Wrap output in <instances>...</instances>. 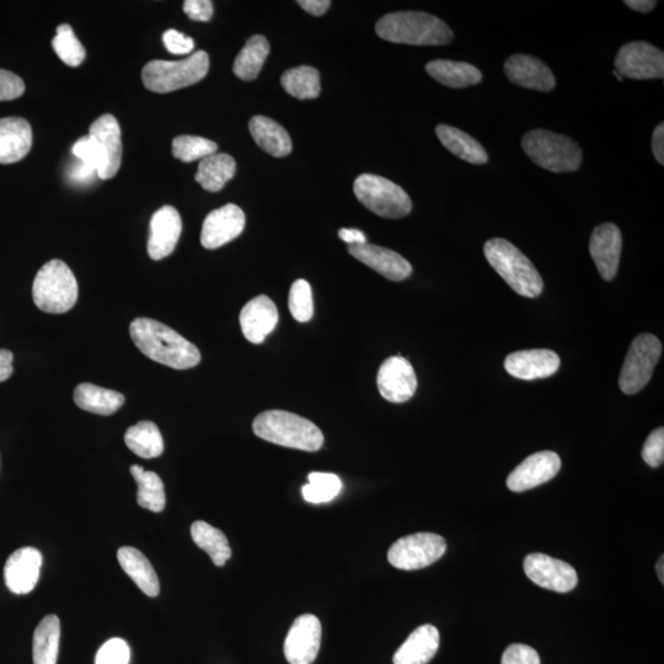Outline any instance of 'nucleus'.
Here are the masks:
<instances>
[{"mask_svg": "<svg viewBox=\"0 0 664 664\" xmlns=\"http://www.w3.org/2000/svg\"><path fill=\"white\" fill-rule=\"evenodd\" d=\"M426 71L437 82L453 89L471 87L483 80V74L479 69L465 62L431 61L427 63Z\"/></svg>", "mask_w": 664, "mask_h": 664, "instance_id": "nucleus-30", "label": "nucleus"}, {"mask_svg": "<svg viewBox=\"0 0 664 664\" xmlns=\"http://www.w3.org/2000/svg\"><path fill=\"white\" fill-rule=\"evenodd\" d=\"M130 661V646L120 637L106 641L95 658V664H128Z\"/></svg>", "mask_w": 664, "mask_h": 664, "instance_id": "nucleus-43", "label": "nucleus"}, {"mask_svg": "<svg viewBox=\"0 0 664 664\" xmlns=\"http://www.w3.org/2000/svg\"><path fill=\"white\" fill-rule=\"evenodd\" d=\"M642 458L651 468H660L664 462V428H657L647 437L642 448Z\"/></svg>", "mask_w": 664, "mask_h": 664, "instance_id": "nucleus-44", "label": "nucleus"}, {"mask_svg": "<svg viewBox=\"0 0 664 664\" xmlns=\"http://www.w3.org/2000/svg\"><path fill=\"white\" fill-rule=\"evenodd\" d=\"M484 253L489 264L507 282L514 292L527 298L542 294L544 282L532 261L521 250L505 239H490Z\"/></svg>", "mask_w": 664, "mask_h": 664, "instance_id": "nucleus-4", "label": "nucleus"}, {"mask_svg": "<svg viewBox=\"0 0 664 664\" xmlns=\"http://www.w3.org/2000/svg\"><path fill=\"white\" fill-rule=\"evenodd\" d=\"M615 69L621 77L658 79L664 77V53L649 42H630L620 48Z\"/></svg>", "mask_w": 664, "mask_h": 664, "instance_id": "nucleus-11", "label": "nucleus"}, {"mask_svg": "<svg viewBox=\"0 0 664 664\" xmlns=\"http://www.w3.org/2000/svg\"><path fill=\"white\" fill-rule=\"evenodd\" d=\"M130 335L144 356L164 366L184 371L201 362L200 350L160 321L149 318L133 320Z\"/></svg>", "mask_w": 664, "mask_h": 664, "instance_id": "nucleus-1", "label": "nucleus"}, {"mask_svg": "<svg viewBox=\"0 0 664 664\" xmlns=\"http://www.w3.org/2000/svg\"><path fill=\"white\" fill-rule=\"evenodd\" d=\"M340 239L344 240L348 245H362L367 244L366 235L358 229L342 228L339 232Z\"/></svg>", "mask_w": 664, "mask_h": 664, "instance_id": "nucleus-54", "label": "nucleus"}, {"mask_svg": "<svg viewBox=\"0 0 664 664\" xmlns=\"http://www.w3.org/2000/svg\"><path fill=\"white\" fill-rule=\"evenodd\" d=\"M441 636L436 626L426 624L417 628L395 652L394 664H428L436 656Z\"/></svg>", "mask_w": 664, "mask_h": 664, "instance_id": "nucleus-26", "label": "nucleus"}, {"mask_svg": "<svg viewBox=\"0 0 664 664\" xmlns=\"http://www.w3.org/2000/svg\"><path fill=\"white\" fill-rule=\"evenodd\" d=\"M98 176L96 170L83 162L73 163L68 169V178L76 185H87Z\"/></svg>", "mask_w": 664, "mask_h": 664, "instance_id": "nucleus-50", "label": "nucleus"}, {"mask_svg": "<svg viewBox=\"0 0 664 664\" xmlns=\"http://www.w3.org/2000/svg\"><path fill=\"white\" fill-rule=\"evenodd\" d=\"M348 253L390 281L400 282L411 276L410 262L393 250L362 244L348 246Z\"/></svg>", "mask_w": 664, "mask_h": 664, "instance_id": "nucleus-21", "label": "nucleus"}, {"mask_svg": "<svg viewBox=\"0 0 664 664\" xmlns=\"http://www.w3.org/2000/svg\"><path fill=\"white\" fill-rule=\"evenodd\" d=\"M125 443L131 452L143 459L158 458L164 452V439L152 421H141L128 428Z\"/></svg>", "mask_w": 664, "mask_h": 664, "instance_id": "nucleus-34", "label": "nucleus"}, {"mask_svg": "<svg viewBox=\"0 0 664 664\" xmlns=\"http://www.w3.org/2000/svg\"><path fill=\"white\" fill-rule=\"evenodd\" d=\"M620 229L613 223H604L593 230L589 253L596 264L599 275L605 281H612L617 276L621 256Z\"/></svg>", "mask_w": 664, "mask_h": 664, "instance_id": "nucleus-20", "label": "nucleus"}, {"mask_svg": "<svg viewBox=\"0 0 664 664\" xmlns=\"http://www.w3.org/2000/svg\"><path fill=\"white\" fill-rule=\"evenodd\" d=\"M321 634L323 629L315 615L304 614L294 620L283 646L288 663L313 664L320 651Z\"/></svg>", "mask_w": 664, "mask_h": 664, "instance_id": "nucleus-13", "label": "nucleus"}, {"mask_svg": "<svg viewBox=\"0 0 664 664\" xmlns=\"http://www.w3.org/2000/svg\"><path fill=\"white\" fill-rule=\"evenodd\" d=\"M53 50L60 60L69 67H79L87 57V52L68 24L57 28V35L52 41Z\"/></svg>", "mask_w": 664, "mask_h": 664, "instance_id": "nucleus-40", "label": "nucleus"}, {"mask_svg": "<svg viewBox=\"0 0 664 664\" xmlns=\"http://www.w3.org/2000/svg\"><path fill=\"white\" fill-rule=\"evenodd\" d=\"M662 344L655 335L637 336L629 348L619 377V387L626 395L641 392L649 384L653 371L660 361Z\"/></svg>", "mask_w": 664, "mask_h": 664, "instance_id": "nucleus-9", "label": "nucleus"}, {"mask_svg": "<svg viewBox=\"0 0 664 664\" xmlns=\"http://www.w3.org/2000/svg\"><path fill=\"white\" fill-rule=\"evenodd\" d=\"M357 200L377 216L399 219L408 216L412 202L406 192L383 176L363 174L353 185Z\"/></svg>", "mask_w": 664, "mask_h": 664, "instance_id": "nucleus-8", "label": "nucleus"}, {"mask_svg": "<svg viewBox=\"0 0 664 664\" xmlns=\"http://www.w3.org/2000/svg\"><path fill=\"white\" fill-rule=\"evenodd\" d=\"M278 309L272 299L259 296L251 299L240 313V326L246 340L260 345L276 329Z\"/></svg>", "mask_w": 664, "mask_h": 664, "instance_id": "nucleus-23", "label": "nucleus"}, {"mask_svg": "<svg viewBox=\"0 0 664 664\" xmlns=\"http://www.w3.org/2000/svg\"><path fill=\"white\" fill-rule=\"evenodd\" d=\"M237 171L235 159L226 153H216L198 164L196 181L208 192H218L232 180Z\"/></svg>", "mask_w": 664, "mask_h": 664, "instance_id": "nucleus-33", "label": "nucleus"}, {"mask_svg": "<svg viewBox=\"0 0 664 664\" xmlns=\"http://www.w3.org/2000/svg\"><path fill=\"white\" fill-rule=\"evenodd\" d=\"M298 4L305 12L314 16H321L328 12L331 2L329 0H299Z\"/></svg>", "mask_w": 664, "mask_h": 664, "instance_id": "nucleus-52", "label": "nucleus"}, {"mask_svg": "<svg viewBox=\"0 0 664 664\" xmlns=\"http://www.w3.org/2000/svg\"><path fill=\"white\" fill-rule=\"evenodd\" d=\"M436 133L443 146L465 162L483 165L489 160L485 148L468 133L448 125L437 126Z\"/></svg>", "mask_w": 664, "mask_h": 664, "instance_id": "nucleus-32", "label": "nucleus"}, {"mask_svg": "<svg viewBox=\"0 0 664 664\" xmlns=\"http://www.w3.org/2000/svg\"><path fill=\"white\" fill-rule=\"evenodd\" d=\"M72 152L74 157L80 160V162L89 165L90 168L95 169L96 173H98L101 165V152L98 143L93 138L85 136L78 139L74 143Z\"/></svg>", "mask_w": 664, "mask_h": 664, "instance_id": "nucleus-45", "label": "nucleus"}, {"mask_svg": "<svg viewBox=\"0 0 664 664\" xmlns=\"http://www.w3.org/2000/svg\"><path fill=\"white\" fill-rule=\"evenodd\" d=\"M377 385L380 395L389 403H406L417 389L414 367L404 357H389L379 368Z\"/></svg>", "mask_w": 664, "mask_h": 664, "instance_id": "nucleus-14", "label": "nucleus"}, {"mask_svg": "<svg viewBox=\"0 0 664 664\" xmlns=\"http://www.w3.org/2000/svg\"><path fill=\"white\" fill-rule=\"evenodd\" d=\"M44 558L39 550L26 546L14 551L4 566L5 585L10 592L24 596L34 591L40 580Z\"/></svg>", "mask_w": 664, "mask_h": 664, "instance_id": "nucleus-18", "label": "nucleus"}, {"mask_svg": "<svg viewBox=\"0 0 664 664\" xmlns=\"http://www.w3.org/2000/svg\"><path fill=\"white\" fill-rule=\"evenodd\" d=\"M523 566L530 581L549 591L567 593L577 586V572L565 561L545 554H530Z\"/></svg>", "mask_w": 664, "mask_h": 664, "instance_id": "nucleus-12", "label": "nucleus"}, {"mask_svg": "<svg viewBox=\"0 0 664 664\" xmlns=\"http://www.w3.org/2000/svg\"><path fill=\"white\" fill-rule=\"evenodd\" d=\"M282 88L293 98L310 100L320 95V74L318 69L301 66L289 69L281 78Z\"/></svg>", "mask_w": 664, "mask_h": 664, "instance_id": "nucleus-38", "label": "nucleus"}, {"mask_svg": "<svg viewBox=\"0 0 664 664\" xmlns=\"http://www.w3.org/2000/svg\"><path fill=\"white\" fill-rule=\"evenodd\" d=\"M614 76L617 77V79L619 80V82H621V80H623V77H621L620 74H619L618 72H614Z\"/></svg>", "mask_w": 664, "mask_h": 664, "instance_id": "nucleus-57", "label": "nucleus"}, {"mask_svg": "<svg viewBox=\"0 0 664 664\" xmlns=\"http://www.w3.org/2000/svg\"><path fill=\"white\" fill-rule=\"evenodd\" d=\"M32 298L48 314H64L76 305L78 282L66 262L51 260L41 267L32 285Z\"/></svg>", "mask_w": 664, "mask_h": 664, "instance_id": "nucleus-5", "label": "nucleus"}, {"mask_svg": "<svg viewBox=\"0 0 664 664\" xmlns=\"http://www.w3.org/2000/svg\"><path fill=\"white\" fill-rule=\"evenodd\" d=\"M210 57L205 51L182 61H152L142 71L144 87L153 93L166 94L171 91L191 87L207 76Z\"/></svg>", "mask_w": 664, "mask_h": 664, "instance_id": "nucleus-6", "label": "nucleus"}, {"mask_svg": "<svg viewBox=\"0 0 664 664\" xmlns=\"http://www.w3.org/2000/svg\"><path fill=\"white\" fill-rule=\"evenodd\" d=\"M74 403L91 414L110 416L125 404V396L115 390L98 387L90 383L79 384L74 390Z\"/></svg>", "mask_w": 664, "mask_h": 664, "instance_id": "nucleus-29", "label": "nucleus"}, {"mask_svg": "<svg viewBox=\"0 0 664 664\" xmlns=\"http://www.w3.org/2000/svg\"><path fill=\"white\" fill-rule=\"evenodd\" d=\"M13 361L14 355L12 351L0 348V383L5 382V380L13 376Z\"/></svg>", "mask_w": 664, "mask_h": 664, "instance_id": "nucleus-51", "label": "nucleus"}, {"mask_svg": "<svg viewBox=\"0 0 664 664\" xmlns=\"http://www.w3.org/2000/svg\"><path fill=\"white\" fill-rule=\"evenodd\" d=\"M131 474L135 478L138 491L137 502L144 510L160 513L165 510L166 496L162 479L154 471H146L141 465H132Z\"/></svg>", "mask_w": 664, "mask_h": 664, "instance_id": "nucleus-37", "label": "nucleus"}, {"mask_svg": "<svg viewBox=\"0 0 664 664\" xmlns=\"http://www.w3.org/2000/svg\"><path fill=\"white\" fill-rule=\"evenodd\" d=\"M653 155L658 163L664 165V126L663 123L656 127L652 137Z\"/></svg>", "mask_w": 664, "mask_h": 664, "instance_id": "nucleus-53", "label": "nucleus"}, {"mask_svg": "<svg viewBox=\"0 0 664 664\" xmlns=\"http://www.w3.org/2000/svg\"><path fill=\"white\" fill-rule=\"evenodd\" d=\"M560 363V357L554 351L527 350L511 353L506 358L505 369L514 378L535 380L554 376Z\"/></svg>", "mask_w": 664, "mask_h": 664, "instance_id": "nucleus-22", "label": "nucleus"}, {"mask_svg": "<svg viewBox=\"0 0 664 664\" xmlns=\"http://www.w3.org/2000/svg\"><path fill=\"white\" fill-rule=\"evenodd\" d=\"M182 232L180 213L173 206H164L153 214L149 226L148 255L154 261L165 259L178 245Z\"/></svg>", "mask_w": 664, "mask_h": 664, "instance_id": "nucleus-19", "label": "nucleus"}, {"mask_svg": "<svg viewBox=\"0 0 664 664\" xmlns=\"http://www.w3.org/2000/svg\"><path fill=\"white\" fill-rule=\"evenodd\" d=\"M501 664H542L538 652L533 647L514 644L503 652Z\"/></svg>", "mask_w": 664, "mask_h": 664, "instance_id": "nucleus-46", "label": "nucleus"}, {"mask_svg": "<svg viewBox=\"0 0 664 664\" xmlns=\"http://www.w3.org/2000/svg\"><path fill=\"white\" fill-rule=\"evenodd\" d=\"M289 312L299 323L313 319L314 303L312 287L305 280H297L291 287L288 299Z\"/></svg>", "mask_w": 664, "mask_h": 664, "instance_id": "nucleus-42", "label": "nucleus"}, {"mask_svg": "<svg viewBox=\"0 0 664 664\" xmlns=\"http://www.w3.org/2000/svg\"><path fill=\"white\" fill-rule=\"evenodd\" d=\"M89 136L100 148L101 165L98 178L109 180L119 173L122 162V138L119 121L115 116L105 114L91 123Z\"/></svg>", "mask_w": 664, "mask_h": 664, "instance_id": "nucleus-15", "label": "nucleus"}, {"mask_svg": "<svg viewBox=\"0 0 664 664\" xmlns=\"http://www.w3.org/2000/svg\"><path fill=\"white\" fill-rule=\"evenodd\" d=\"M217 144L197 136H179L173 141V155L184 163L196 162L217 153Z\"/></svg>", "mask_w": 664, "mask_h": 664, "instance_id": "nucleus-41", "label": "nucleus"}, {"mask_svg": "<svg viewBox=\"0 0 664 664\" xmlns=\"http://www.w3.org/2000/svg\"><path fill=\"white\" fill-rule=\"evenodd\" d=\"M380 39L393 44L442 46L453 40V31L435 15L399 12L383 16L376 25Z\"/></svg>", "mask_w": 664, "mask_h": 664, "instance_id": "nucleus-2", "label": "nucleus"}, {"mask_svg": "<svg viewBox=\"0 0 664 664\" xmlns=\"http://www.w3.org/2000/svg\"><path fill=\"white\" fill-rule=\"evenodd\" d=\"M163 42L173 55H189L195 50V41L190 36L181 34L178 30L170 29L164 32Z\"/></svg>", "mask_w": 664, "mask_h": 664, "instance_id": "nucleus-47", "label": "nucleus"}, {"mask_svg": "<svg viewBox=\"0 0 664 664\" xmlns=\"http://www.w3.org/2000/svg\"><path fill=\"white\" fill-rule=\"evenodd\" d=\"M32 147L30 123L21 117L0 120V164L23 160Z\"/></svg>", "mask_w": 664, "mask_h": 664, "instance_id": "nucleus-25", "label": "nucleus"}, {"mask_svg": "<svg viewBox=\"0 0 664 664\" xmlns=\"http://www.w3.org/2000/svg\"><path fill=\"white\" fill-rule=\"evenodd\" d=\"M191 537L198 548L206 551L214 565L222 567L232 556V549L226 535L205 521H197L191 526Z\"/></svg>", "mask_w": 664, "mask_h": 664, "instance_id": "nucleus-36", "label": "nucleus"}, {"mask_svg": "<svg viewBox=\"0 0 664 664\" xmlns=\"http://www.w3.org/2000/svg\"><path fill=\"white\" fill-rule=\"evenodd\" d=\"M560 469L561 459L555 452L532 454L508 475L507 487L513 492L535 489L554 479Z\"/></svg>", "mask_w": 664, "mask_h": 664, "instance_id": "nucleus-16", "label": "nucleus"}, {"mask_svg": "<svg viewBox=\"0 0 664 664\" xmlns=\"http://www.w3.org/2000/svg\"><path fill=\"white\" fill-rule=\"evenodd\" d=\"M625 4L637 13L646 14L656 8L657 2H653V0H626Z\"/></svg>", "mask_w": 664, "mask_h": 664, "instance_id": "nucleus-55", "label": "nucleus"}, {"mask_svg": "<svg viewBox=\"0 0 664 664\" xmlns=\"http://www.w3.org/2000/svg\"><path fill=\"white\" fill-rule=\"evenodd\" d=\"M184 12L191 20L210 21L213 16V3L210 0H186Z\"/></svg>", "mask_w": 664, "mask_h": 664, "instance_id": "nucleus-49", "label": "nucleus"}, {"mask_svg": "<svg viewBox=\"0 0 664 664\" xmlns=\"http://www.w3.org/2000/svg\"><path fill=\"white\" fill-rule=\"evenodd\" d=\"M309 484L303 486L302 495L309 503H326L334 500L342 490L339 476L330 473H310Z\"/></svg>", "mask_w": 664, "mask_h": 664, "instance_id": "nucleus-39", "label": "nucleus"}, {"mask_svg": "<svg viewBox=\"0 0 664 664\" xmlns=\"http://www.w3.org/2000/svg\"><path fill=\"white\" fill-rule=\"evenodd\" d=\"M522 147L535 164L551 173H571L582 163L581 147L574 139L558 133L530 131L524 136Z\"/></svg>", "mask_w": 664, "mask_h": 664, "instance_id": "nucleus-7", "label": "nucleus"}, {"mask_svg": "<svg viewBox=\"0 0 664 664\" xmlns=\"http://www.w3.org/2000/svg\"><path fill=\"white\" fill-rule=\"evenodd\" d=\"M508 79L519 87L548 93L555 88L556 79L546 64L533 56L514 55L505 64Z\"/></svg>", "mask_w": 664, "mask_h": 664, "instance_id": "nucleus-24", "label": "nucleus"}, {"mask_svg": "<svg viewBox=\"0 0 664 664\" xmlns=\"http://www.w3.org/2000/svg\"><path fill=\"white\" fill-rule=\"evenodd\" d=\"M117 560H119L122 570L130 576L146 596L151 598L158 596L159 578L146 555L132 546H123L117 551Z\"/></svg>", "mask_w": 664, "mask_h": 664, "instance_id": "nucleus-27", "label": "nucleus"}, {"mask_svg": "<svg viewBox=\"0 0 664 664\" xmlns=\"http://www.w3.org/2000/svg\"><path fill=\"white\" fill-rule=\"evenodd\" d=\"M61 621L57 615H47L37 625L32 640L34 664H57L60 652Z\"/></svg>", "mask_w": 664, "mask_h": 664, "instance_id": "nucleus-31", "label": "nucleus"}, {"mask_svg": "<svg viewBox=\"0 0 664 664\" xmlns=\"http://www.w3.org/2000/svg\"><path fill=\"white\" fill-rule=\"evenodd\" d=\"M25 93L23 79L16 74L0 69V101H10L20 98Z\"/></svg>", "mask_w": 664, "mask_h": 664, "instance_id": "nucleus-48", "label": "nucleus"}, {"mask_svg": "<svg viewBox=\"0 0 664 664\" xmlns=\"http://www.w3.org/2000/svg\"><path fill=\"white\" fill-rule=\"evenodd\" d=\"M270 53V44L265 36L255 35L250 37L243 50L235 58L233 72L239 79L245 82L259 77L262 67Z\"/></svg>", "mask_w": 664, "mask_h": 664, "instance_id": "nucleus-35", "label": "nucleus"}, {"mask_svg": "<svg viewBox=\"0 0 664 664\" xmlns=\"http://www.w3.org/2000/svg\"><path fill=\"white\" fill-rule=\"evenodd\" d=\"M250 133L257 146L272 157H286L292 152V139L280 123L265 116H255L249 123Z\"/></svg>", "mask_w": 664, "mask_h": 664, "instance_id": "nucleus-28", "label": "nucleus"}, {"mask_svg": "<svg viewBox=\"0 0 664 664\" xmlns=\"http://www.w3.org/2000/svg\"><path fill=\"white\" fill-rule=\"evenodd\" d=\"M253 430L266 442L303 452H318L324 444L323 432L315 423L283 410L262 412L254 420Z\"/></svg>", "mask_w": 664, "mask_h": 664, "instance_id": "nucleus-3", "label": "nucleus"}, {"mask_svg": "<svg viewBox=\"0 0 664 664\" xmlns=\"http://www.w3.org/2000/svg\"><path fill=\"white\" fill-rule=\"evenodd\" d=\"M446 550L447 543L441 535L416 533L396 540L388 551V561L399 570H421L435 564Z\"/></svg>", "mask_w": 664, "mask_h": 664, "instance_id": "nucleus-10", "label": "nucleus"}, {"mask_svg": "<svg viewBox=\"0 0 664 664\" xmlns=\"http://www.w3.org/2000/svg\"><path fill=\"white\" fill-rule=\"evenodd\" d=\"M656 570H657V576H658V578H660V581L663 585V583H664V558H663V555L657 561Z\"/></svg>", "mask_w": 664, "mask_h": 664, "instance_id": "nucleus-56", "label": "nucleus"}, {"mask_svg": "<svg viewBox=\"0 0 664 664\" xmlns=\"http://www.w3.org/2000/svg\"><path fill=\"white\" fill-rule=\"evenodd\" d=\"M245 228V214L233 203L212 211L203 222L201 244L214 250L237 239Z\"/></svg>", "mask_w": 664, "mask_h": 664, "instance_id": "nucleus-17", "label": "nucleus"}]
</instances>
